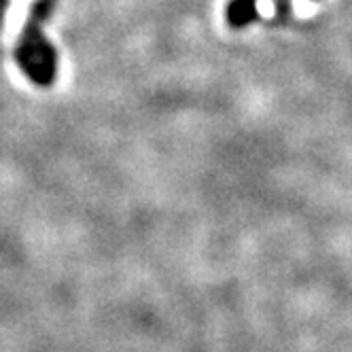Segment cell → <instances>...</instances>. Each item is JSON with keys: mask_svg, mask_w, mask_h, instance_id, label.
<instances>
[{"mask_svg": "<svg viewBox=\"0 0 352 352\" xmlns=\"http://www.w3.org/2000/svg\"><path fill=\"white\" fill-rule=\"evenodd\" d=\"M230 23L236 28L246 26L248 21H253L257 17V0H234L228 9Z\"/></svg>", "mask_w": 352, "mask_h": 352, "instance_id": "6da1fadb", "label": "cell"}]
</instances>
